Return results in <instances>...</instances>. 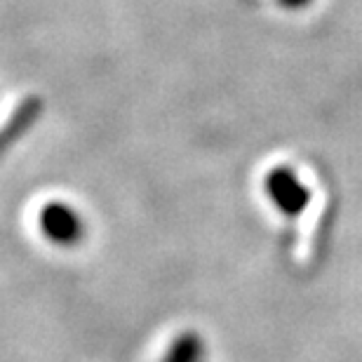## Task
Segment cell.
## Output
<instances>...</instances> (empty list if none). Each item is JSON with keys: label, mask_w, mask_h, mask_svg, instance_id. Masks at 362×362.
Returning <instances> with one entry per match:
<instances>
[{"label": "cell", "mask_w": 362, "mask_h": 362, "mask_svg": "<svg viewBox=\"0 0 362 362\" xmlns=\"http://www.w3.org/2000/svg\"><path fill=\"white\" fill-rule=\"evenodd\" d=\"M160 362H205L202 337L198 332H181V334L172 339V344L163 353Z\"/></svg>", "instance_id": "cell-4"}, {"label": "cell", "mask_w": 362, "mask_h": 362, "mask_svg": "<svg viewBox=\"0 0 362 362\" xmlns=\"http://www.w3.org/2000/svg\"><path fill=\"white\" fill-rule=\"evenodd\" d=\"M280 3L285 5V7H292V10H299V7L308 5L310 0H280Z\"/></svg>", "instance_id": "cell-5"}, {"label": "cell", "mask_w": 362, "mask_h": 362, "mask_svg": "<svg viewBox=\"0 0 362 362\" xmlns=\"http://www.w3.org/2000/svg\"><path fill=\"white\" fill-rule=\"evenodd\" d=\"M40 108H42V101L31 97V99H26L24 104H21L17 111L12 113L10 122H7L3 129H0V156H3L14 141H19L21 136L28 132V127H31L33 122L38 120Z\"/></svg>", "instance_id": "cell-3"}, {"label": "cell", "mask_w": 362, "mask_h": 362, "mask_svg": "<svg viewBox=\"0 0 362 362\" xmlns=\"http://www.w3.org/2000/svg\"><path fill=\"white\" fill-rule=\"evenodd\" d=\"M266 191L273 198V202L278 205L285 214H296L301 212L303 205L308 200V191L303 188V184L292 170L278 168L266 177Z\"/></svg>", "instance_id": "cell-2"}, {"label": "cell", "mask_w": 362, "mask_h": 362, "mask_svg": "<svg viewBox=\"0 0 362 362\" xmlns=\"http://www.w3.org/2000/svg\"><path fill=\"white\" fill-rule=\"evenodd\" d=\"M38 228L57 247H76L88 233L83 214L62 200L45 202L38 212Z\"/></svg>", "instance_id": "cell-1"}]
</instances>
